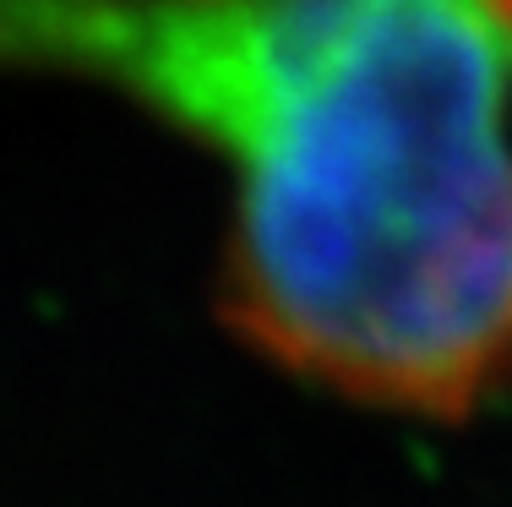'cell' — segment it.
Listing matches in <instances>:
<instances>
[{
    "instance_id": "1",
    "label": "cell",
    "mask_w": 512,
    "mask_h": 507,
    "mask_svg": "<svg viewBox=\"0 0 512 507\" xmlns=\"http://www.w3.org/2000/svg\"><path fill=\"white\" fill-rule=\"evenodd\" d=\"M224 164L229 311L278 366L453 415L512 377V0H0Z\"/></svg>"
}]
</instances>
